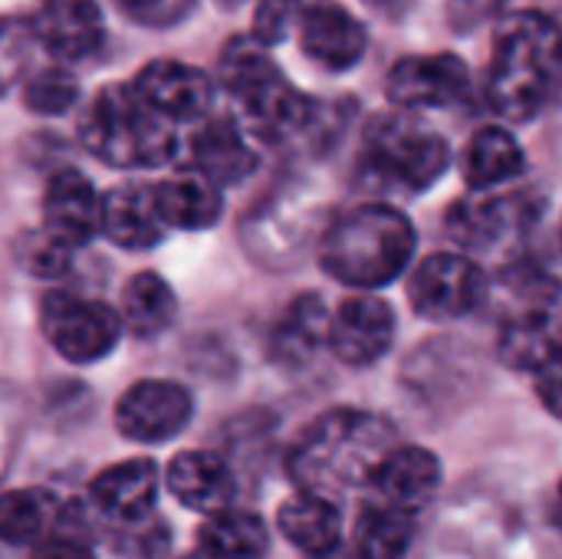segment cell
I'll return each instance as SVG.
<instances>
[{
	"label": "cell",
	"instance_id": "cell-1",
	"mask_svg": "<svg viewBox=\"0 0 562 559\" xmlns=\"http://www.w3.org/2000/svg\"><path fill=\"white\" fill-rule=\"evenodd\" d=\"M398 448L395 428L356 409H336L316 418L290 451V474L300 491L329 497L369 488L382 461Z\"/></svg>",
	"mask_w": 562,
	"mask_h": 559
},
{
	"label": "cell",
	"instance_id": "cell-2",
	"mask_svg": "<svg viewBox=\"0 0 562 559\" xmlns=\"http://www.w3.org/2000/svg\"><path fill=\"white\" fill-rule=\"evenodd\" d=\"M562 82V30L537 10L507 16L497 33L487 102L507 122H530L547 109Z\"/></svg>",
	"mask_w": 562,
	"mask_h": 559
},
{
	"label": "cell",
	"instance_id": "cell-3",
	"mask_svg": "<svg viewBox=\"0 0 562 559\" xmlns=\"http://www.w3.org/2000/svg\"><path fill=\"white\" fill-rule=\"evenodd\" d=\"M415 254V227L392 204H362L323 237L319 257L333 280L352 290H379L398 280Z\"/></svg>",
	"mask_w": 562,
	"mask_h": 559
},
{
	"label": "cell",
	"instance_id": "cell-4",
	"mask_svg": "<svg viewBox=\"0 0 562 559\" xmlns=\"http://www.w3.org/2000/svg\"><path fill=\"white\" fill-rule=\"evenodd\" d=\"M501 306V359L514 369L537 372L562 353V283L557 277L517 264L494 287Z\"/></svg>",
	"mask_w": 562,
	"mask_h": 559
},
{
	"label": "cell",
	"instance_id": "cell-5",
	"mask_svg": "<svg viewBox=\"0 0 562 559\" xmlns=\"http://www.w3.org/2000/svg\"><path fill=\"white\" fill-rule=\"evenodd\" d=\"M79 135L95 158L115 168H155L175 155V125L132 82L105 86L86 109Z\"/></svg>",
	"mask_w": 562,
	"mask_h": 559
},
{
	"label": "cell",
	"instance_id": "cell-6",
	"mask_svg": "<svg viewBox=\"0 0 562 559\" xmlns=\"http://www.w3.org/2000/svg\"><path fill=\"white\" fill-rule=\"evenodd\" d=\"M221 82L244 105L250 122L270 138H283L310 122V99L283 79L267 49L250 36L227 43L221 56Z\"/></svg>",
	"mask_w": 562,
	"mask_h": 559
},
{
	"label": "cell",
	"instance_id": "cell-7",
	"mask_svg": "<svg viewBox=\"0 0 562 559\" xmlns=\"http://www.w3.org/2000/svg\"><path fill=\"white\" fill-rule=\"evenodd\" d=\"M448 161V142L438 132L422 128L418 122L385 115L375 119L366 132L362 175L382 191L422 194L445 175Z\"/></svg>",
	"mask_w": 562,
	"mask_h": 559
},
{
	"label": "cell",
	"instance_id": "cell-8",
	"mask_svg": "<svg viewBox=\"0 0 562 559\" xmlns=\"http://www.w3.org/2000/svg\"><path fill=\"white\" fill-rule=\"evenodd\" d=\"M543 204L527 194H477L468 201H458L448 214V234L451 241L477 257H494L504 247L520 244L530 227L540 221Z\"/></svg>",
	"mask_w": 562,
	"mask_h": 559
},
{
	"label": "cell",
	"instance_id": "cell-9",
	"mask_svg": "<svg viewBox=\"0 0 562 559\" xmlns=\"http://www.w3.org/2000/svg\"><path fill=\"white\" fill-rule=\"evenodd\" d=\"M43 333L69 362H95L119 343L122 320L99 300L76 293H49L43 300Z\"/></svg>",
	"mask_w": 562,
	"mask_h": 559
},
{
	"label": "cell",
	"instance_id": "cell-10",
	"mask_svg": "<svg viewBox=\"0 0 562 559\" xmlns=\"http://www.w3.org/2000/svg\"><path fill=\"white\" fill-rule=\"evenodd\" d=\"M408 297L418 316L448 323L468 316L484 303L487 280L481 267L464 254H431L412 273Z\"/></svg>",
	"mask_w": 562,
	"mask_h": 559
},
{
	"label": "cell",
	"instance_id": "cell-11",
	"mask_svg": "<svg viewBox=\"0 0 562 559\" xmlns=\"http://www.w3.org/2000/svg\"><path fill=\"white\" fill-rule=\"evenodd\" d=\"M385 89L402 109H448L471 96V72L454 53L405 56L392 66Z\"/></svg>",
	"mask_w": 562,
	"mask_h": 559
},
{
	"label": "cell",
	"instance_id": "cell-12",
	"mask_svg": "<svg viewBox=\"0 0 562 559\" xmlns=\"http://www.w3.org/2000/svg\"><path fill=\"white\" fill-rule=\"evenodd\" d=\"M115 422L128 441L161 445L191 422V395L178 382L145 379L125 389L115 405Z\"/></svg>",
	"mask_w": 562,
	"mask_h": 559
},
{
	"label": "cell",
	"instance_id": "cell-13",
	"mask_svg": "<svg viewBox=\"0 0 562 559\" xmlns=\"http://www.w3.org/2000/svg\"><path fill=\"white\" fill-rule=\"evenodd\" d=\"M395 343V310L372 293L349 297L329 320V349L346 366H372Z\"/></svg>",
	"mask_w": 562,
	"mask_h": 559
},
{
	"label": "cell",
	"instance_id": "cell-14",
	"mask_svg": "<svg viewBox=\"0 0 562 559\" xmlns=\"http://www.w3.org/2000/svg\"><path fill=\"white\" fill-rule=\"evenodd\" d=\"M132 86L171 125L175 122L204 119L211 102H214L211 76L204 69L178 63V59H155V63H148Z\"/></svg>",
	"mask_w": 562,
	"mask_h": 559
},
{
	"label": "cell",
	"instance_id": "cell-15",
	"mask_svg": "<svg viewBox=\"0 0 562 559\" xmlns=\"http://www.w3.org/2000/svg\"><path fill=\"white\" fill-rule=\"evenodd\" d=\"M30 26L36 43L63 63L92 56L105 36L95 0H40Z\"/></svg>",
	"mask_w": 562,
	"mask_h": 559
},
{
	"label": "cell",
	"instance_id": "cell-16",
	"mask_svg": "<svg viewBox=\"0 0 562 559\" xmlns=\"http://www.w3.org/2000/svg\"><path fill=\"white\" fill-rule=\"evenodd\" d=\"M369 491L372 501L418 517L441 491V461L418 445H398L375 471Z\"/></svg>",
	"mask_w": 562,
	"mask_h": 559
},
{
	"label": "cell",
	"instance_id": "cell-17",
	"mask_svg": "<svg viewBox=\"0 0 562 559\" xmlns=\"http://www.w3.org/2000/svg\"><path fill=\"white\" fill-rule=\"evenodd\" d=\"M300 46L313 63L333 72H342V69H352L366 56L369 33L346 7L313 3L300 16Z\"/></svg>",
	"mask_w": 562,
	"mask_h": 559
},
{
	"label": "cell",
	"instance_id": "cell-18",
	"mask_svg": "<svg viewBox=\"0 0 562 559\" xmlns=\"http://www.w3.org/2000/svg\"><path fill=\"white\" fill-rule=\"evenodd\" d=\"M102 198L79 171H59L49 178L43 194V231L66 247H82L99 234Z\"/></svg>",
	"mask_w": 562,
	"mask_h": 559
},
{
	"label": "cell",
	"instance_id": "cell-19",
	"mask_svg": "<svg viewBox=\"0 0 562 559\" xmlns=\"http://www.w3.org/2000/svg\"><path fill=\"white\" fill-rule=\"evenodd\" d=\"M99 231L125 250L155 247L168 231V224L158 211L155 185H119V188H112L102 198Z\"/></svg>",
	"mask_w": 562,
	"mask_h": 559
},
{
	"label": "cell",
	"instance_id": "cell-20",
	"mask_svg": "<svg viewBox=\"0 0 562 559\" xmlns=\"http://www.w3.org/2000/svg\"><path fill=\"white\" fill-rule=\"evenodd\" d=\"M92 501L105 517L119 524H138L158 501V468L148 458L112 465L92 481Z\"/></svg>",
	"mask_w": 562,
	"mask_h": 559
},
{
	"label": "cell",
	"instance_id": "cell-21",
	"mask_svg": "<svg viewBox=\"0 0 562 559\" xmlns=\"http://www.w3.org/2000/svg\"><path fill=\"white\" fill-rule=\"evenodd\" d=\"M191 158H194V171L207 178L214 188L237 185L257 168V155L234 119L204 122L191 142Z\"/></svg>",
	"mask_w": 562,
	"mask_h": 559
},
{
	"label": "cell",
	"instance_id": "cell-22",
	"mask_svg": "<svg viewBox=\"0 0 562 559\" xmlns=\"http://www.w3.org/2000/svg\"><path fill=\"white\" fill-rule=\"evenodd\" d=\"M168 491L191 511L221 514L234 497L231 468L211 451H184L168 468Z\"/></svg>",
	"mask_w": 562,
	"mask_h": 559
},
{
	"label": "cell",
	"instance_id": "cell-23",
	"mask_svg": "<svg viewBox=\"0 0 562 559\" xmlns=\"http://www.w3.org/2000/svg\"><path fill=\"white\" fill-rule=\"evenodd\" d=\"M280 534L310 557H333L342 540V514L329 497L300 491L280 507Z\"/></svg>",
	"mask_w": 562,
	"mask_h": 559
},
{
	"label": "cell",
	"instance_id": "cell-24",
	"mask_svg": "<svg viewBox=\"0 0 562 559\" xmlns=\"http://www.w3.org/2000/svg\"><path fill=\"white\" fill-rule=\"evenodd\" d=\"M329 310L319 297L303 293L290 303L273 329V356L283 366L310 362L323 346H329Z\"/></svg>",
	"mask_w": 562,
	"mask_h": 559
},
{
	"label": "cell",
	"instance_id": "cell-25",
	"mask_svg": "<svg viewBox=\"0 0 562 559\" xmlns=\"http://www.w3.org/2000/svg\"><path fill=\"white\" fill-rule=\"evenodd\" d=\"M524 161L527 158H524L520 142L507 128L487 125L464 148V181L474 191H491L517 178L524 171Z\"/></svg>",
	"mask_w": 562,
	"mask_h": 559
},
{
	"label": "cell",
	"instance_id": "cell-26",
	"mask_svg": "<svg viewBox=\"0 0 562 559\" xmlns=\"http://www.w3.org/2000/svg\"><path fill=\"white\" fill-rule=\"evenodd\" d=\"M155 198L168 227L204 231L221 217V188H214L198 171L155 185Z\"/></svg>",
	"mask_w": 562,
	"mask_h": 559
},
{
	"label": "cell",
	"instance_id": "cell-27",
	"mask_svg": "<svg viewBox=\"0 0 562 559\" xmlns=\"http://www.w3.org/2000/svg\"><path fill=\"white\" fill-rule=\"evenodd\" d=\"M270 547V534L257 514L247 511H221L211 514L201 527V554L207 559H263Z\"/></svg>",
	"mask_w": 562,
	"mask_h": 559
},
{
	"label": "cell",
	"instance_id": "cell-28",
	"mask_svg": "<svg viewBox=\"0 0 562 559\" xmlns=\"http://www.w3.org/2000/svg\"><path fill=\"white\" fill-rule=\"evenodd\" d=\"M415 540V517L379 501L359 514L356 524V559H405Z\"/></svg>",
	"mask_w": 562,
	"mask_h": 559
},
{
	"label": "cell",
	"instance_id": "cell-29",
	"mask_svg": "<svg viewBox=\"0 0 562 559\" xmlns=\"http://www.w3.org/2000/svg\"><path fill=\"white\" fill-rule=\"evenodd\" d=\"M175 310H178L175 293L158 273H138L125 283L122 320L128 323V329L135 336L148 339V336L165 333L175 320Z\"/></svg>",
	"mask_w": 562,
	"mask_h": 559
},
{
	"label": "cell",
	"instance_id": "cell-30",
	"mask_svg": "<svg viewBox=\"0 0 562 559\" xmlns=\"http://www.w3.org/2000/svg\"><path fill=\"white\" fill-rule=\"evenodd\" d=\"M53 504L40 491H7L0 494V540L3 544H40L49 527Z\"/></svg>",
	"mask_w": 562,
	"mask_h": 559
},
{
	"label": "cell",
	"instance_id": "cell-31",
	"mask_svg": "<svg viewBox=\"0 0 562 559\" xmlns=\"http://www.w3.org/2000/svg\"><path fill=\"white\" fill-rule=\"evenodd\" d=\"M76 99H79V82L63 66L40 69L23 86V102L40 115H63L76 105Z\"/></svg>",
	"mask_w": 562,
	"mask_h": 559
},
{
	"label": "cell",
	"instance_id": "cell-32",
	"mask_svg": "<svg viewBox=\"0 0 562 559\" xmlns=\"http://www.w3.org/2000/svg\"><path fill=\"white\" fill-rule=\"evenodd\" d=\"M16 260L26 273L33 277H43V280H53V277H63L72 264V247H66L63 241H56L53 234H46L43 227L20 237L16 244Z\"/></svg>",
	"mask_w": 562,
	"mask_h": 559
},
{
	"label": "cell",
	"instance_id": "cell-33",
	"mask_svg": "<svg viewBox=\"0 0 562 559\" xmlns=\"http://www.w3.org/2000/svg\"><path fill=\"white\" fill-rule=\"evenodd\" d=\"M33 43H36V36L26 20L0 16V92L10 89L23 76V69L33 56Z\"/></svg>",
	"mask_w": 562,
	"mask_h": 559
},
{
	"label": "cell",
	"instance_id": "cell-34",
	"mask_svg": "<svg viewBox=\"0 0 562 559\" xmlns=\"http://www.w3.org/2000/svg\"><path fill=\"white\" fill-rule=\"evenodd\" d=\"M132 23L142 26H175L188 20L198 0H112Z\"/></svg>",
	"mask_w": 562,
	"mask_h": 559
},
{
	"label": "cell",
	"instance_id": "cell-35",
	"mask_svg": "<svg viewBox=\"0 0 562 559\" xmlns=\"http://www.w3.org/2000/svg\"><path fill=\"white\" fill-rule=\"evenodd\" d=\"M296 16V0H260L257 20H254V40L260 46H273L290 33V23Z\"/></svg>",
	"mask_w": 562,
	"mask_h": 559
},
{
	"label": "cell",
	"instance_id": "cell-36",
	"mask_svg": "<svg viewBox=\"0 0 562 559\" xmlns=\"http://www.w3.org/2000/svg\"><path fill=\"white\" fill-rule=\"evenodd\" d=\"M537 392L543 399V405L562 418V353H557L553 359H547L537 369Z\"/></svg>",
	"mask_w": 562,
	"mask_h": 559
},
{
	"label": "cell",
	"instance_id": "cell-37",
	"mask_svg": "<svg viewBox=\"0 0 562 559\" xmlns=\"http://www.w3.org/2000/svg\"><path fill=\"white\" fill-rule=\"evenodd\" d=\"M504 7V0H451V26L454 30H474L487 16H494Z\"/></svg>",
	"mask_w": 562,
	"mask_h": 559
},
{
	"label": "cell",
	"instance_id": "cell-38",
	"mask_svg": "<svg viewBox=\"0 0 562 559\" xmlns=\"http://www.w3.org/2000/svg\"><path fill=\"white\" fill-rule=\"evenodd\" d=\"M33 559H92V550L82 540L59 534V537H43L33 550Z\"/></svg>",
	"mask_w": 562,
	"mask_h": 559
},
{
	"label": "cell",
	"instance_id": "cell-39",
	"mask_svg": "<svg viewBox=\"0 0 562 559\" xmlns=\"http://www.w3.org/2000/svg\"><path fill=\"white\" fill-rule=\"evenodd\" d=\"M366 3H369L372 10H379V13H392V16H395V13H402L412 0H366Z\"/></svg>",
	"mask_w": 562,
	"mask_h": 559
},
{
	"label": "cell",
	"instance_id": "cell-40",
	"mask_svg": "<svg viewBox=\"0 0 562 559\" xmlns=\"http://www.w3.org/2000/svg\"><path fill=\"white\" fill-rule=\"evenodd\" d=\"M221 7H237V3H244V0H217Z\"/></svg>",
	"mask_w": 562,
	"mask_h": 559
},
{
	"label": "cell",
	"instance_id": "cell-41",
	"mask_svg": "<svg viewBox=\"0 0 562 559\" xmlns=\"http://www.w3.org/2000/svg\"><path fill=\"white\" fill-rule=\"evenodd\" d=\"M184 559H207L204 554H198V557H184Z\"/></svg>",
	"mask_w": 562,
	"mask_h": 559
},
{
	"label": "cell",
	"instance_id": "cell-42",
	"mask_svg": "<svg viewBox=\"0 0 562 559\" xmlns=\"http://www.w3.org/2000/svg\"><path fill=\"white\" fill-rule=\"evenodd\" d=\"M560 514H562V484H560Z\"/></svg>",
	"mask_w": 562,
	"mask_h": 559
}]
</instances>
